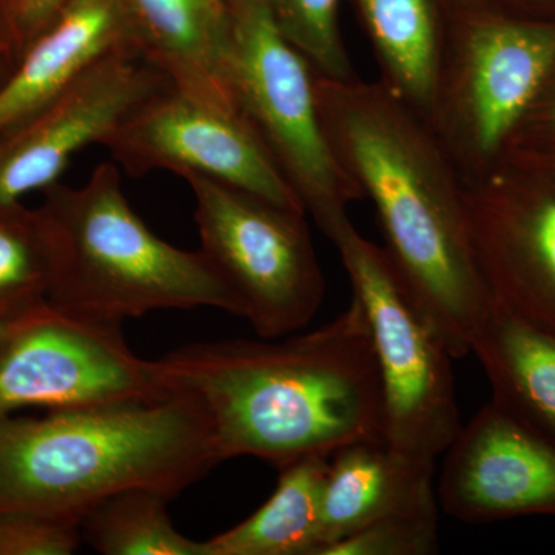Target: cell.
<instances>
[{
    "label": "cell",
    "instance_id": "obj_1",
    "mask_svg": "<svg viewBox=\"0 0 555 555\" xmlns=\"http://www.w3.org/2000/svg\"><path fill=\"white\" fill-rule=\"evenodd\" d=\"M156 366L170 392L206 409L221 463L255 456L281 469L357 441H385L377 357L356 297L313 331L193 343Z\"/></svg>",
    "mask_w": 555,
    "mask_h": 555
},
{
    "label": "cell",
    "instance_id": "obj_2",
    "mask_svg": "<svg viewBox=\"0 0 555 555\" xmlns=\"http://www.w3.org/2000/svg\"><path fill=\"white\" fill-rule=\"evenodd\" d=\"M332 152L371 199L390 264L454 358L469 356L491 295L478 272L465 184L436 134L378 80L315 79Z\"/></svg>",
    "mask_w": 555,
    "mask_h": 555
},
{
    "label": "cell",
    "instance_id": "obj_3",
    "mask_svg": "<svg viewBox=\"0 0 555 555\" xmlns=\"http://www.w3.org/2000/svg\"><path fill=\"white\" fill-rule=\"evenodd\" d=\"M219 463L206 409L188 393L0 416V514L80 521L129 489L173 500Z\"/></svg>",
    "mask_w": 555,
    "mask_h": 555
},
{
    "label": "cell",
    "instance_id": "obj_4",
    "mask_svg": "<svg viewBox=\"0 0 555 555\" xmlns=\"http://www.w3.org/2000/svg\"><path fill=\"white\" fill-rule=\"evenodd\" d=\"M43 195L57 247L53 305L118 324L163 309L214 308L243 318L203 251L171 246L138 217L115 163L98 166L82 188L57 182Z\"/></svg>",
    "mask_w": 555,
    "mask_h": 555
},
{
    "label": "cell",
    "instance_id": "obj_5",
    "mask_svg": "<svg viewBox=\"0 0 555 555\" xmlns=\"http://www.w3.org/2000/svg\"><path fill=\"white\" fill-rule=\"evenodd\" d=\"M555 67V20L447 0L427 126L463 182L499 169Z\"/></svg>",
    "mask_w": 555,
    "mask_h": 555
},
{
    "label": "cell",
    "instance_id": "obj_6",
    "mask_svg": "<svg viewBox=\"0 0 555 555\" xmlns=\"http://www.w3.org/2000/svg\"><path fill=\"white\" fill-rule=\"evenodd\" d=\"M317 72L278 30L262 0H232L228 87L306 214L334 243L363 198L332 152L320 109Z\"/></svg>",
    "mask_w": 555,
    "mask_h": 555
},
{
    "label": "cell",
    "instance_id": "obj_7",
    "mask_svg": "<svg viewBox=\"0 0 555 555\" xmlns=\"http://www.w3.org/2000/svg\"><path fill=\"white\" fill-rule=\"evenodd\" d=\"M371 327L385 406V441L436 466L462 429L451 350L397 275L383 247L356 225L334 241Z\"/></svg>",
    "mask_w": 555,
    "mask_h": 555
},
{
    "label": "cell",
    "instance_id": "obj_8",
    "mask_svg": "<svg viewBox=\"0 0 555 555\" xmlns=\"http://www.w3.org/2000/svg\"><path fill=\"white\" fill-rule=\"evenodd\" d=\"M181 178L195 198L199 250L258 337L308 327L326 295L308 215L214 179Z\"/></svg>",
    "mask_w": 555,
    "mask_h": 555
},
{
    "label": "cell",
    "instance_id": "obj_9",
    "mask_svg": "<svg viewBox=\"0 0 555 555\" xmlns=\"http://www.w3.org/2000/svg\"><path fill=\"white\" fill-rule=\"evenodd\" d=\"M156 361L142 360L120 324L43 299L0 321V416L25 408L69 411L171 396Z\"/></svg>",
    "mask_w": 555,
    "mask_h": 555
},
{
    "label": "cell",
    "instance_id": "obj_10",
    "mask_svg": "<svg viewBox=\"0 0 555 555\" xmlns=\"http://www.w3.org/2000/svg\"><path fill=\"white\" fill-rule=\"evenodd\" d=\"M102 145L131 177L156 170L198 175L306 214L236 105L199 100L170 83L134 108Z\"/></svg>",
    "mask_w": 555,
    "mask_h": 555
},
{
    "label": "cell",
    "instance_id": "obj_11",
    "mask_svg": "<svg viewBox=\"0 0 555 555\" xmlns=\"http://www.w3.org/2000/svg\"><path fill=\"white\" fill-rule=\"evenodd\" d=\"M465 184L470 246L492 302L555 332V169L507 158Z\"/></svg>",
    "mask_w": 555,
    "mask_h": 555
},
{
    "label": "cell",
    "instance_id": "obj_12",
    "mask_svg": "<svg viewBox=\"0 0 555 555\" xmlns=\"http://www.w3.org/2000/svg\"><path fill=\"white\" fill-rule=\"evenodd\" d=\"M170 83L138 51L94 65L56 100L0 134V207L57 184L76 153L104 144L134 108Z\"/></svg>",
    "mask_w": 555,
    "mask_h": 555
},
{
    "label": "cell",
    "instance_id": "obj_13",
    "mask_svg": "<svg viewBox=\"0 0 555 555\" xmlns=\"http://www.w3.org/2000/svg\"><path fill=\"white\" fill-rule=\"evenodd\" d=\"M441 456L437 499L449 517L465 524L555 518V444L494 401L462 425Z\"/></svg>",
    "mask_w": 555,
    "mask_h": 555
},
{
    "label": "cell",
    "instance_id": "obj_14",
    "mask_svg": "<svg viewBox=\"0 0 555 555\" xmlns=\"http://www.w3.org/2000/svg\"><path fill=\"white\" fill-rule=\"evenodd\" d=\"M122 51L141 53L124 0H69L22 51L0 87V134L56 100L102 60Z\"/></svg>",
    "mask_w": 555,
    "mask_h": 555
},
{
    "label": "cell",
    "instance_id": "obj_15",
    "mask_svg": "<svg viewBox=\"0 0 555 555\" xmlns=\"http://www.w3.org/2000/svg\"><path fill=\"white\" fill-rule=\"evenodd\" d=\"M438 507L436 466L408 459L386 441L346 444L328 460L313 555L383 518Z\"/></svg>",
    "mask_w": 555,
    "mask_h": 555
},
{
    "label": "cell",
    "instance_id": "obj_16",
    "mask_svg": "<svg viewBox=\"0 0 555 555\" xmlns=\"http://www.w3.org/2000/svg\"><path fill=\"white\" fill-rule=\"evenodd\" d=\"M142 56L177 89L233 104L228 87L232 0H124ZM235 105V104H233Z\"/></svg>",
    "mask_w": 555,
    "mask_h": 555
},
{
    "label": "cell",
    "instance_id": "obj_17",
    "mask_svg": "<svg viewBox=\"0 0 555 555\" xmlns=\"http://www.w3.org/2000/svg\"><path fill=\"white\" fill-rule=\"evenodd\" d=\"M470 356L483 369L496 406L555 444V332L492 302Z\"/></svg>",
    "mask_w": 555,
    "mask_h": 555
},
{
    "label": "cell",
    "instance_id": "obj_18",
    "mask_svg": "<svg viewBox=\"0 0 555 555\" xmlns=\"http://www.w3.org/2000/svg\"><path fill=\"white\" fill-rule=\"evenodd\" d=\"M379 69L378 82L429 119L447 0H353Z\"/></svg>",
    "mask_w": 555,
    "mask_h": 555
},
{
    "label": "cell",
    "instance_id": "obj_19",
    "mask_svg": "<svg viewBox=\"0 0 555 555\" xmlns=\"http://www.w3.org/2000/svg\"><path fill=\"white\" fill-rule=\"evenodd\" d=\"M328 460V454L309 455L278 469L280 478L268 502L208 540L207 555H313Z\"/></svg>",
    "mask_w": 555,
    "mask_h": 555
},
{
    "label": "cell",
    "instance_id": "obj_20",
    "mask_svg": "<svg viewBox=\"0 0 555 555\" xmlns=\"http://www.w3.org/2000/svg\"><path fill=\"white\" fill-rule=\"evenodd\" d=\"M169 496L149 489H129L102 500L80 520L82 540L105 555H207L171 524Z\"/></svg>",
    "mask_w": 555,
    "mask_h": 555
},
{
    "label": "cell",
    "instance_id": "obj_21",
    "mask_svg": "<svg viewBox=\"0 0 555 555\" xmlns=\"http://www.w3.org/2000/svg\"><path fill=\"white\" fill-rule=\"evenodd\" d=\"M56 272V236L43 208L0 207V321L49 299Z\"/></svg>",
    "mask_w": 555,
    "mask_h": 555
},
{
    "label": "cell",
    "instance_id": "obj_22",
    "mask_svg": "<svg viewBox=\"0 0 555 555\" xmlns=\"http://www.w3.org/2000/svg\"><path fill=\"white\" fill-rule=\"evenodd\" d=\"M278 30L309 61L318 75L353 78L352 62L339 33V0H262Z\"/></svg>",
    "mask_w": 555,
    "mask_h": 555
},
{
    "label": "cell",
    "instance_id": "obj_23",
    "mask_svg": "<svg viewBox=\"0 0 555 555\" xmlns=\"http://www.w3.org/2000/svg\"><path fill=\"white\" fill-rule=\"evenodd\" d=\"M437 547L438 509H425L375 521L320 555H429Z\"/></svg>",
    "mask_w": 555,
    "mask_h": 555
},
{
    "label": "cell",
    "instance_id": "obj_24",
    "mask_svg": "<svg viewBox=\"0 0 555 555\" xmlns=\"http://www.w3.org/2000/svg\"><path fill=\"white\" fill-rule=\"evenodd\" d=\"M82 542L75 518L0 514V555H69Z\"/></svg>",
    "mask_w": 555,
    "mask_h": 555
},
{
    "label": "cell",
    "instance_id": "obj_25",
    "mask_svg": "<svg viewBox=\"0 0 555 555\" xmlns=\"http://www.w3.org/2000/svg\"><path fill=\"white\" fill-rule=\"evenodd\" d=\"M511 156L555 158V67L521 122Z\"/></svg>",
    "mask_w": 555,
    "mask_h": 555
},
{
    "label": "cell",
    "instance_id": "obj_26",
    "mask_svg": "<svg viewBox=\"0 0 555 555\" xmlns=\"http://www.w3.org/2000/svg\"><path fill=\"white\" fill-rule=\"evenodd\" d=\"M68 2L69 0H0V10L16 49L17 61L28 43L56 20Z\"/></svg>",
    "mask_w": 555,
    "mask_h": 555
},
{
    "label": "cell",
    "instance_id": "obj_27",
    "mask_svg": "<svg viewBox=\"0 0 555 555\" xmlns=\"http://www.w3.org/2000/svg\"><path fill=\"white\" fill-rule=\"evenodd\" d=\"M492 9L518 14V16L555 20V0H476Z\"/></svg>",
    "mask_w": 555,
    "mask_h": 555
},
{
    "label": "cell",
    "instance_id": "obj_28",
    "mask_svg": "<svg viewBox=\"0 0 555 555\" xmlns=\"http://www.w3.org/2000/svg\"><path fill=\"white\" fill-rule=\"evenodd\" d=\"M17 64V53L14 49L5 24H0V87L9 79Z\"/></svg>",
    "mask_w": 555,
    "mask_h": 555
},
{
    "label": "cell",
    "instance_id": "obj_29",
    "mask_svg": "<svg viewBox=\"0 0 555 555\" xmlns=\"http://www.w3.org/2000/svg\"><path fill=\"white\" fill-rule=\"evenodd\" d=\"M537 160H542V163H546L547 166L555 167V158H534Z\"/></svg>",
    "mask_w": 555,
    "mask_h": 555
}]
</instances>
